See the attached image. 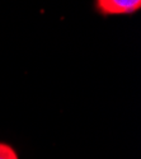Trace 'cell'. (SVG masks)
Instances as JSON below:
<instances>
[{"instance_id":"7a4b0ae2","label":"cell","mask_w":141,"mask_h":159,"mask_svg":"<svg viewBox=\"0 0 141 159\" xmlns=\"http://www.w3.org/2000/svg\"><path fill=\"white\" fill-rule=\"evenodd\" d=\"M0 159H19V155L10 144L0 141Z\"/></svg>"},{"instance_id":"6da1fadb","label":"cell","mask_w":141,"mask_h":159,"mask_svg":"<svg viewBox=\"0 0 141 159\" xmlns=\"http://www.w3.org/2000/svg\"><path fill=\"white\" fill-rule=\"evenodd\" d=\"M141 9V0H95V10L102 17L131 16Z\"/></svg>"}]
</instances>
